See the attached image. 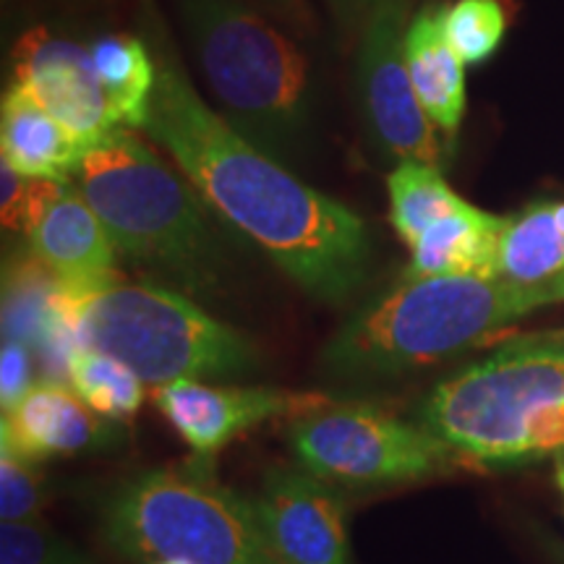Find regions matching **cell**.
I'll use <instances>...</instances> for the list:
<instances>
[{
    "label": "cell",
    "instance_id": "obj_1",
    "mask_svg": "<svg viewBox=\"0 0 564 564\" xmlns=\"http://www.w3.org/2000/svg\"><path fill=\"white\" fill-rule=\"evenodd\" d=\"M167 37L152 32L158 82L144 131L225 223L251 238L295 285L343 303L369 278L371 232L361 215L295 178L202 100Z\"/></svg>",
    "mask_w": 564,
    "mask_h": 564
},
{
    "label": "cell",
    "instance_id": "obj_2",
    "mask_svg": "<svg viewBox=\"0 0 564 564\" xmlns=\"http://www.w3.org/2000/svg\"><path fill=\"white\" fill-rule=\"evenodd\" d=\"M544 306L541 285L505 278H400L345 319L324 345L322 366L343 382L392 379L440 364Z\"/></svg>",
    "mask_w": 564,
    "mask_h": 564
},
{
    "label": "cell",
    "instance_id": "obj_3",
    "mask_svg": "<svg viewBox=\"0 0 564 564\" xmlns=\"http://www.w3.org/2000/svg\"><path fill=\"white\" fill-rule=\"evenodd\" d=\"M74 178L123 257L188 293L223 291L230 257L207 202L131 129H116L91 147Z\"/></svg>",
    "mask_w": 564,
    "mask_h": 564
},
{
    "label": "cell",
    "instance_id": "obj_4",
    "mask_svg": "<svg viewBox=\"0 0 564 564\" xmlns=\"http://www.w3.org/2000/svg\"><path fill=\"white\" fill-rule=\"evenodd\" d=\"M419 423L463 463H520L564 449V337H518L444 379Z\"/></svg>",
    "mask_w": 564,
    "mask_h": 564
},
{
    "label": "cell",
    "instance_id": "obj_5",
    "mask_svg": "<svg viewBox=\"0 0 564 564\" xmlns=\"http://www.w3.org/2000/svg\"><path fill=\"white\" fill-rule=\"evenodd\" d=\"M183 34L223 118L274 160L312 131V70L301 47L241 0H175Z\"/></svg>",
    "mask_w": 564,
    "mask_h": 564
},
{
    "label": "cell",
    "instance_id": "obj_6",
    "mask_svg": "<svg viewBox=\"0 0 564 564\" xmlns=\"http://www.w3.org/2000/svg\"><path fill=\"white\" fill-rule=\"evenodd\" d=\"M97 520L105 544L137 564H282L253 499L217 481L202 457L112 484Z\"/></svg>",
    "mask_w": 564,
    "mask_h": 564
},
{
    "label": "cell",
    "instance_id": "obj_7",
    "mask_svg": "<svg viewBox=\"0 0 564 564\" xmlns=\"http://www.w3.org/2000/svg\"><path fill=\"white\" fill-rule=\"evenodd\" d=\"M61 299L79 345L123 361L144 384L225 382L259 369V350L249 337L215 319L188 295L162 285L118 280L84 293L61 288Z\"/></svg>",
    "mask_w": 564,
    "mask_h": 564
},
{
    "label": "cell",
    "instance_id": "obj_8",
    "mask_svg": "<svg viewBox=\"0 0 564 564\" xmlns=\"http://www.w3.org/2000/svg\"><path fill=\"white\" fill-rule=\"evenodd\" d=\"M291 449L303 470L327 484H415L455 470L463 460L423 429L369 403H329L293 421Z\"/></svg>",
    "mask_w": 564,
    "mask_h": 564
},
{
    "label": "cell",
    "instance_id": "obj_9",
    "mask_svg": "<svg viewBox=\"0 0 564 564\" xmlns=\"http://www.w3.org/2000/svg\"><path fill=\"white\" fill-rule=\"evenodd\" d=\"M411 0H382L364 19L356 84L366 131L387 158L442 162L436 126L415 95L405 55Z\"/></svg>",
    "mask_w": 564,
    "mask_h": 564
},
{
    "label": "cell",
    "instance_id": "obj_10",
    "mask_svg": "<svg viewBox=\"0 0 564 564\" xmlns=\"http://www.w3.org/2000/svg\"><path fill=\"white\" fill-rule=\"evenodd\" d=\"M329 403L333 398L322 392L204 384L196 379L162 384L154 392V405L202 460H212V455L259 423L272 419L295 421Z\"/></svg>",
    "mask_w": 564,
    "mask_h": 564
},
{
    "label": "cell",
    "instance_id": "obj_11",
    "mask_svg": "<svg viewBox=\"0 0 564 564\" xmlns=\"http://www.w3.org/2000/svg\"><path fill=\"white\" fill-rule=\"evenodd\" d=\"M13 74L87 152L118 129L110 121L89 45L30 30L13 47Z\"/></svg>",
    "mask_w": 564,
    "mask_h": 564
},
{
    "label": "cell",
    "instance_id": "obj_12",
    "mask_svg": "<svg viewBox=\"0 0 564 564\" xmlns=\"http://www.w3.org/2000/svg\"><path fill=\"white\" fill-rule=\"evenodd\" d=\"M251 499L282 564H350L343 499L327 481L303 468H274Z\"/></svg>",
    "mask_w": 564,
    "mask_h": 564
},
{
    "label": "cell",
    "instance_id": "obj_13",
    "mask_svg": "<svg viewBox=\"0 0 564 564\" xmlns=\"http://www.w3.org/2000/svg\"><path fill=\"white\" fill-rule=\"evenodd\" d=\"M32 257L70 293L118 282L116 243L76 183H63L40 220L26 232Z\"/></svg>",
    "mask_w": 564,
    "mask_h": 564
},
{
    "label": "cell",
    "instance_id": "obj_14",
    "mask_svg": "<svg viewBox=\"0 0 564 564\" xmlns=\"http://www.w3.org/2000/svg\"><path fill=\"white\" fill-rule=\"evenodd\" d=\"M0 447L30 463L84 453L112 440V432L89 415V408L63 382L42 379L3 411Z\"/></svg>",
    "mask_w": 564,
    "mask_h": 564
},
{
    "label": "cell",
    "instance_id": "obj_15",
    "mask_svg": "<svg viewBox=\"0 0 564 564\" xmlns=\"http://www.w3.org/2000/svg\"><path fill=\"white\" fill-rule=\"evenodd\" d=\"M0 152L13 171L42 181L68 183L79 173L87 150L76 141L32 91L13 82L0 105Z\"/></svg>",
    "mask_w": 564,
    "mask_h": 564
},
{
    "label": "cell",
    "instance_id": "obj_16",
    "mask_svg": "<svg viewBox=\"0 0 564 564\" xmlns=\"http://www.w3.org/2000/svg\"><path fill=\"white\" fill-rule=\"evenodd\" d=\"M447 9L444 3H426L415 13L405 32V55L423 110L436 129L455 137L465 116V63L449 45Z\"/></svg>",
    "mask_w": 564,
    "mask_h": 564
},
{
    "label": "cell",
    "instance_id": "obj_17",
    "mask_svg": "<svg viewBox=\"0 0 564 564\" xmlns=\"http://www.w3.org/2000/svg\"><path fill=\"white\" fill-rule=\"evenodd\" d=\"M510 217L465 204L444 220L434 223L413 246L411 264L403 280L449 278V274H481L497 278V257Z\"/></svg>",
    "mask_w": 564,
    "mask_h": 564
},
{
    "label": "cell",
    "instance_id": "obj_18",
    "mask_svg": "<svg viewBox=\"0 0 564 564\" xmlns=\"http://www.w3.org/2000/svg\"><path fill=\"white\" fill-rule=\"evenodd\" d=\"M110 121L118 129H144L158 82V63L133 34H102L89 42Z\"/></svg>",
    "mask_w": 564,
    "mask_h": 564
},
{
    "label": "cell",
    "instance_id": "obj_19",
    "mask_svg": "<svg viewBox=\"0 0 564 564\" xmlns=\"http://www.w3.org/2000/svg\"><path fill=\"white\" fill-rule=\"evenodd\" d=\"M564 272V232L554 220V204H535L510 217L497 257V278L518 285H541Z\"/></svg>",
    "mask_w": 564,
    "mask_h": 564
},
{
    "label": "cell",
    "instance_id": "obj_20",
    "mask_svg": "<svg viewBox=\"0 0 564 564\" xmlns=\"http://www.w3.org/2000/svg\"><path fill=\"white\" fill-rule=\"evenodd\" d=\"M387 194H390L392 228L411 249L434 223L468 204L449 188L440 165L421 160L398 162L387 175Z\"/></svg>",
    "mask_w": 564,
    "mask_h": 564
},
{
    "label": "cell",
    "instance_id": "obj_21",
    "mask_svg": "<svg viewBox=\"0 0 564 564\" xmlns=\"http://www.w3.org/2000/svg\"><path fill=\"white\" fill-rule=\"evenodd\" d=\"M68 384L105 421H126L144 403V379L108 352L79 345L68 358Z\"/></svg>",
    "mask_w": 564,
    "mask_h": 564
},
{
    "label": "cell",
    "instance_id": "obj_22",
    "mask_svg": "<svg viewBox=\"0 0 564 564\" xmlns=\"http://www.w3.org/2000/svg\"><path fill=\"white\" fill-rule=\"evenodd\" d=\"M507 17L499 0H457L447 9V37L465 66L489 61L502 45Z\"/></svg>",
    "mask_w": 564,
    "mask_h": 564
},
{
    "label": "cell",
    "instance_id": "obj_23",
    "mask_svg": "<svg viewBox=\"0 0 564 564\" xmlns=\"http://www.w3.org/2000/svg\"><path fill=\"white\" fill-rule=\"evenodd\" d=\"M0 564H95L40 520L0 525Z\"/></svg>",
    "mask_w": 564,
    "mask_h": 564
},
{
    "label": "cell",
    "instance_id": "obj_24",
    "mask_svg": "<svg viewBox=\"0 0 564 564\" xmlns=\"http://www.w3.org/2000/svg\"><path fill=\"white\" fill-rule=\"evenodd\" d=\"M61 188L63 183L58 181L32 178L3 162L0 165V220H3V228L30 232L47 204L61 194Z\"/></svg>",
    "mask_w": 564,
    "mask_h": 564
},
{
    "label": "cell",
    "instance_id": "obj_25",
    "mask_svg": "<svg viewBox=\"0 0 564 564\" xmlns=\"http://www.w3.org/2000/svg\"><path fill=\"white\" fill-rule=\"evenodd\" d=\"M45 505L47 494L34 463L0 447V520L3 523L40 520Z\"/></svg>",
    "mask_w": 564,
    "mask_h": 564
},
{
    "label": "cell",
    "instance_id": "obj_26",
    "mask_svg": "<svg viewBox=\"0 0 564 564\" xmlns=\"http://www.w3.org/2000/svg\"><path fill=\"white\" fill-rule=\"evenodd\" d=\"M32 358H34V350L30 345L6 337L3 356H0V398H3V411L32 390L34 384Z\"/></svg>",
    "mask_w": 564,
    "mask_h": 564
},
{
    "label": "cell",
    "instance_id": "obj_27",
    "mask_svg": "<svg viewBox=\"0 0 564 564\" xmlns=\"http://www.w3.org/2000/svg\"><path fill=\"white\" fill-rule=\"evenodd\" d=\"M333 6L337 17L343 21H356V19H366L369 13L377 9L382 0H327Z\"/></svg>",
    "mask_w": 564,
    "mask_h": 564
},
{
    "label": "cell",
    "instance_id": "obj_28",
    "mask_svg": "<svg viewBox=\"0 0 564 564\" xmlns=\"http://www.w3.org/2000/svg\"><path fill=\"white\" fill-rule=\"evenodd\" d=\"M541 295H544L546 306H552V303H564V272H560L552 280L541 282Z\"/></svg>",
    "mask_w": 564,
    "mask_h": 564
},
{
    "label": "cell",
    "instance_id": "obj_29",
    "mask_svg": "<svg viewBox=\"0 0 564 564\" xmlns=\"http://www.w3.org/2000/svg\"><path fill=\"white\" fill-rule=\"evenodd\" d=\"M554 470H556V486H560V491L564 497V449L554 455Z\"/></svg>",
    "mask_w": 564,
    "mask_h": 564
},
{
    "label": "cell",
    "instance_id": "obj_30",
    "mask_svg": "<svg viewBox=\"0 0 564 564\" xmlns=\"http://www.w3.org/2000/svg\"><path fill=\"white\" fill-rule=\"evenodd\" d=\"M554 220H556V225H560V230L564 232V202L554 204Z\"/></svg>",
    "mask_w": 564,
    "mask_h": 564
},
{
    "label": "cell",
    "instance_id": "obj_31",
    "mask_svg": "<svg viewBox=\"0 0 564 564\" xmlns=\"http://www.w3.org/2000/svg\"><path fill=\"white\" fill-rule=\"evenodd\" d=\"M154 564H188V562H154Z\"/></svg>",
    "mask_w": 564,
    "mask_h": 564
}]
</instances>
